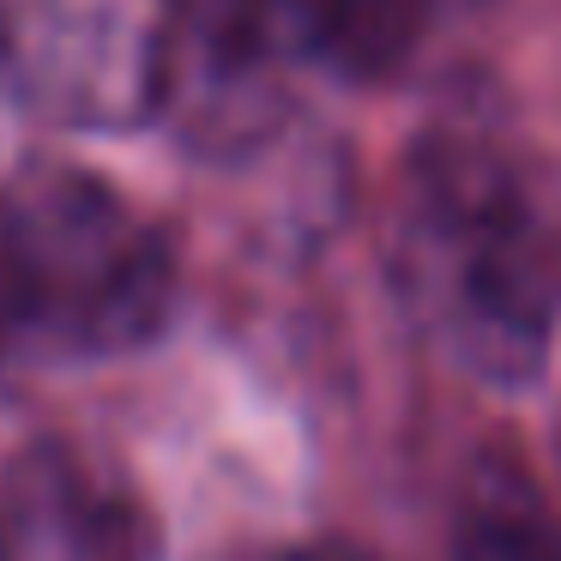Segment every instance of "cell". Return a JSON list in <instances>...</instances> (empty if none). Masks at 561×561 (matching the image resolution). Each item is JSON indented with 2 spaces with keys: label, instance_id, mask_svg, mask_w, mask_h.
I'll list each match as a JSON object with an SVG mask.
<instances>
[{
  "label": "cell",
  "instance_id": "6da1fadb",
  "mask_svg": "<svg viewBox=\"0 0 561 561\" xmlns=\"http://www.w3.org/2000/svg\"><path fill=\"white\" fill-rule=\"evenodd\" d=\"M399 284L477 380H537L561 327V199L543 170L471 134L423 139L399 194Z\"/></svg>",
  "mask_w": 561,
  "mask_h": 561
},
{
  "label": "cell",
  "instance_id": "7a4b0ae2",
  "mask_svg": "<svg viewBox=\"0 0 561 561\" xmlns=\"http://www.w3.org/2000/svg\"><path fill=\"white\" fill-rule=\"evenodd\" d=\"M0 242L13 260L25 351L134 356L170 327L182 266L122 187L73 163H31L0 194Z\"/></svg>",
  "mask_w": 561,
  "mask_h": 561
},
{
  "label": "cell",
  "instance_id": "3957f363",
  "mask_svg": "<svg viewBox=\"0 0 561 561\" xmlns=\"http://www.w3.org/2000/svg\"><path fill=\"white\" fill-rule=\"evenodd\" d=\"M170 37L122 0H0V91L61 127H139L170 103Z\"/></svg>",
  "mask_w": 561,
  "mask_h": 561
},
{
  "label": "cell",
  "instance_id": "277c9868",
  "mask_svg": "<svg viewBox=\"0 0 561 561\" xmlns=\"http://www.w3.org/2000/svg\"><path fill=\"white\" fill-rule=\"evenodd\" d=\"M447 0H199L187 43L248 79L272 55H302L344 79H380L416 55Z\"/></svg>",
  "mask_w": 561,
  "mask_h": 561
},
{
  "label": "cell",
  "instance_id": "5b68a950",
  "mask_svg": "<svg viewBox=\"0 0 561 561\" xmlns=\"http://www.w3.org/2000/svg\"><path fill=\"white\" fill-rule=\"evenodd\" d=\"M453 561H561V525L549 513H537L531 501L489 495L459 525Z\"/></svg>",
  "mask_w": 561,
  "mask_h": 561
},
{
  "label": "cell",
  "instance_id": "8992f818",
  "mask_svg": "<svg viewBox=\"0 0 561 561\" xmlns=\"http://www.w3.org/2000/svg\"><path fill=\"white\" fill-rule=\"evenodd\" d=\"M25 351V320H19V284H13V260L0 242V368Z\"/></svg>",
  "mask_w": 561,
  "mask_h": 561
},
{
  "label": "cell",
  "instance_id": "52a82bcc",
  "mask_svg": "<svg viewBox=\"0 0 561 561\" xmlns=\"http://www.w3.org/2000/svg\"><path fill=\"white\" fill-rule=\"evenodd\" d=\"M0 561H13V537H7V525H0Z\"/></svg>",
  "mask_w": 561,
  "mask_h": 561
}]
</instances>
